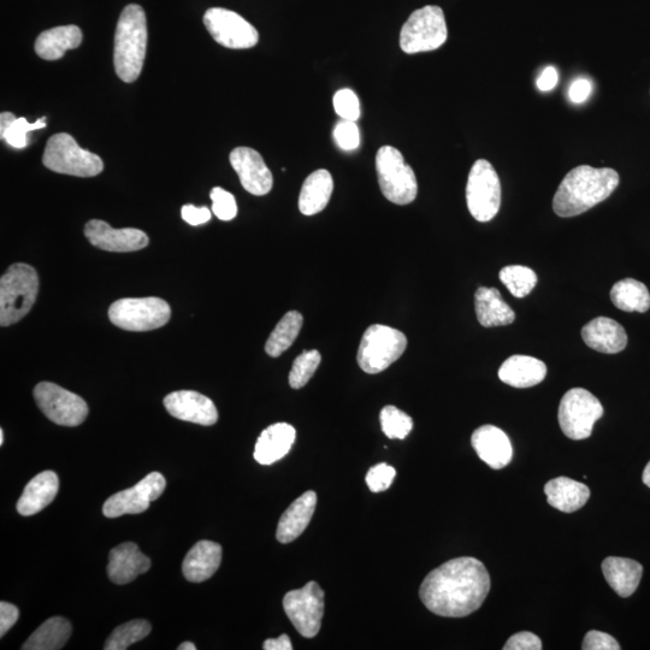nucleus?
<instances>
[{
	"label": "nucleus",
	"instance_id": "f8f14e48",
	"mask_svg": "<svg viewBox=\"0 0 650 650\" xmlns=\"http://www.w3.org/2000/svg\"><path fill=\"white\" fill-rule=\"evenodd\" d=\"M39 409L51 422L63 427H78L88 416L86 401L69 390L51 382H41L34 388Z\"/></svg>",
	"mask_w": 650,
	"mask_h": 650
},
{
	"label": "nucleus",
	"instance_id": "cd10ccee",
	"mask_svg": "<svg viewBox=\"0 0 650 650\" xmlns=\"http://www.w3.org/2000/svg\"><path fill=\"white\" fill-rule=\"evenodd\" d=\"M475 310L478 322L484 328L504 327L516 319V313L505 303L496 288L481 287L475 294Z\"/></svg>",
	"mask_w": 650,
	"mask_h": 650
},
{
	"label": "nucleus",
	"instance_id": "49530a36",
	"mask_svg": "<svg viewBox=\"0 0 650 650\" xmlns=\"http://www.w3.org/2000/svg\"><path fill=\"white\" fill-rule=\"evenodd\" d=\"M183 221L193 227L202 226L211 220V211L208 208H197L194 205H185L181 210Z\"/></svg>",
	"mask_w": 650,
	"mask_h": 650
},
{
	"label": "nucleus",
	"instance_id": "4be33fe9",
	"mask_svg": "<svg viewBox=\"0 0 650 650\" xmlns=\"http://www.w3.org/2000/svg\"><path fill=\"white\" fill-rule=\"evenodd\" d=\"M297 431L288 423L270 425L260 434L254 448V459L260 465H271L279 462L291 451Z\"/></svg>",
	"mask_w": 650,
	"mask_h": 650
},
{
	"label": "nucleus",
	"instance_id": "aec40b11",
	"mask_svg": "<svg viewBox=\"0 0 650 650\" xmlns=\"http://www.w3.org/2000/svg\"><path fill=\"white\" fill-rule=\"evenodd\" d=\"M150 569V558L141 553L135 543H122V545L111 549L108 565V575L111 582L118 585L128 584Z\"/></svg>",
	"mask_w": 650,
	"mask_h": 650
},
{
	"label": "nucleus",
	"instance_id": "72a5a7b5",
	"mask_svg": "<svg viewBox=\"0 0 650 650\" xmlns=\"http://www.w3.org/2000/svg\"><path fill=\"white\" fill-rule=\"evenodd\" d=\"M303 323L304 318L300 312L291 311L286 313L279 324L276 325L274 332L269 336L267 345H265V352L270 357H280L297 340L300 330L303 328Z\"/></svg>",
	"mask_w": 650,
	"mask_h": 650
},
{
	"label": "nucleus",
	"instance_id": "7ed1b4c3",
	"mask_svg": "<svg viewBox=\"0 0 650 650\" xmlns=\"http://www.w3.org/2000/svg\"><path fill=\"white\" fill-rule=\"evenodd\" d=\"M147 21L143 8L129 4L117 23L114 65L118 78L132 84L143 72L147 47Z\"/></svg>",
	"mask_w": 650,
	"mask_h": 650
},
{
	"label": "nucleus",
	"instance_id": "58836bf2",
	"mask_svg": "<svg viewBox=\"0 0 650 650\" xmlns=\"http://www.w3.org/2000/svg\"><path fill=\"white\" fill-rule=\"evenodd\" d=\"M45 121L46 118L44 117L31 124L28 123L25 117L16 118V120L11 123L4 132H0V137H2L5 143L9 146L14 147V149H26L29 144L27 134L33 132V130L46 128Z\"/></svg>",
	"mask_w": 650,
	"mask_h": 650
},
{
	"label": "nucleus",
	"instance_id": "ddd939ff",
	"mask_svg": "<svg viewBox=\"0 0 650 650\" xmlns=\"http://www.w3.org/2000/svg\"><path fill=\"white\" fill-rule=\"evenodd\" d=\"M283 608L301 636H317L324 614V592L318 583L309 582L305 587L286 594Z\"/></svg>",
	"mask_w": 650,
	"mask_h": 650
},
{
	"label": "nucleus",
	"instance_id": "f257e3e1",
	"mask_svg": "<svg viewBox=\"0 0 650 650\" xmlns=\"http://www.w3.org/2000/svg\"><path fill=\"white\" fill-rule=\"evenodd\" d=\"M486 566L476 558L447 561L425 577L419 596L440 617L463 618L480 610L490 592Z\"/></svg>",
	"mask_w": 650,
	"mask_h": 650
},
{
	"label": "nucleus",
	"instance_id": "423d86ee",
	"mask_svg": "<svg viewBox=\"0 0 650 650\" xmlns=\"http://www.w3.org/2000/svg\"><path fill=\"white\" fill-rule=\"evenodd\" d=\"M406 347V336L400 330L382 324L371 325L360 341L357 354L360 369L366 374H380L403 356Z\"/></svg>",
	"mask_w": 650,
	"mask_h": 650
},
{
	"label": "nucleus",
	"instance_id": "6ab92c4d",
	"mask_svg": "<svg viewBox=\"0 0 650 650\" xmlns=\"http://www.w3.org/2000/svg\"><path fill=\"white\" fill-rule=\"evenodd\" d=\"M478 457L490 468L501 470L511 463L513 449L508 436L494 425H483L471 437Z\"/></svg>",
	"mask_w": 650,
	"mask_h": 650
},
{
	"label": "nucleus",
	"instance_id": "f3484780",
	"mask_svg": "<svg viewBox=\"0 0 650 650\" xmlns=\"http://www.w3.org/2000/svg\"><path fill=\"white\" fill-rule=\"evenodd\" d=\"M229 161L236 174L239 175L242 187L248 193L262 197L273 188V174L256 150L250 149V147H236L230 153Z\"/></svg>",
	"mask_w": 650,
	"mask_h": 650
},
{
	"label": "nucleus",
	"instance_id": "37998d69",
	"mask_svg": "<svg viewBox=\"0 0 650 650\" xmlns=\"http://www.w3.org/2000/svg\"><path fill=\"white\" fill-rule=\"evenodd\" d=\"M395 475H397V471L393 466L381 463L369 470L368 475H366V484H368L371 492H384V490L392 486Z\"/></svg>",
	"mask_w": 650,
	"mask_h": 650
},
{
	"label": "nucleus",
	"instance_id": "c03bdc74",
	"mask_svg": "<svg viewBox=\"0 0 650 650\" xmlns=\"http://www.w3.org/2000/svg\"><path fill=\"white\" fill-rule=\"evenodd\" d=\"M582 649L584 650H619V643L616 638L598 630L589 631L585 635Z\"/></svg>",
	"mask_w": 650,
	"mask_h": 650
},
{
	"label": "nucleus",
	"instance_id": "ea45409f",
	"mask_svg": "<svg viewBox=\"0 0 650 650\" xmlns=\"http://www.w3.org/2000/svg\"><path fill=\"white\" fill-rule=\"evenodd\" d=\"M333 104L336 114L342 120L356 122L359 120L360 114H362L359 98L350 88H344V90L336 92Z\"/></svg>",
	"mask_w": 650,
	"mask_h": 650
},
{
	"label": "nucleus",
	"instance_id": "bb28decb",
	"mask_svg": "<svg viewBox=\"0 0 650 650\" xmlns=\"http://www.w3.org/2000/svg\"><path fill=\"white\" fill-rule=\"evenodd\" d=\"M602 573L620 598H629L640 585L643 566L632 559L610 557L602 563Z\"/></svg>",
	"mask_w": 650,
	"mask_h": 650
},
{
	"label": "nucleus",
	"instance_id": "de8ad7c7",
	"mask_svg": "<svg viewBox=\"0 0 650 650\" xmlns=\"http://www.w3.org/2000/svg\"><path fill=\"white\" fill-rule=\"evenodd\" d=\"M19 616V608L15 605L5 601L0 602V636H5L13 628Z\"/></svg>",
	"mask_w": 650,
	"mask_h": 650
},
{
	"label": "nucleus",
	"instance_id": "864d4df0",
	"mask_svg": "<svg viewBox=\"0 0 650 650\" xmlns=\"http://www.w3.org/2000/svg\"><path fill=\"white\" fill-rule=\"evenodd\" d=\"M179 650H195L197 647L194 646L192 642H183L177 647Z\"/></svg>",
	"mask_w": 650,
	"mask_h": 650
},
{
	"label": "nucleus",
	"instance_id": "7c9ffc66",
	"mask_svg": "<svg viewBox=\"0 0 650 650\" xmlns=\"http://www.w3.org/2000/svg\"><path fill=\"white\" fill-rule=\"evenodd\" d=\"M82 43V32L78 26H62L41 33L35 41V52L45 61H58L65 52L74 50Z\"/></svg>",
	"mask_w": 650,
	"mask_h": 650
},
{
	"label": "nucleus",
	"instance_id": "09e8293b",
	"mask_svg": "<svg viewBox=\"0 0 650 650\" xmlns=\"http://www.w3.org/2000/svg\"><path fill=\"white\" fill-rule=\"evenodd\" d=\"M593 91V86L587 79H578L570 87L569 97L573 103H583Z\"/></svg>",
	"mask_w": 650,
	"mask_h": 650
},
{
	"label": "nucleus",
	"instance_id": "a19ab883",
	"mask_svg": "<svg viewBox=\"0 0 650 650\" xmlns=\"http://www.w3.org/2000/svg\"><path fill=\"white\" fill-rule=\"evenodd\" d=\"M212 200V212L221 221H232L238 215V205L232 193L224 191L221 187H215L210 193Z\"/></svg>",
	"mask_w": 650,
	"mask_h": 650
},
{
	"label": "nucleus",
	"instance_id": "4c0bfd02",
	"mask_svg": "<svg viewBox=\"0 0 650 650\" xmlns=\"http://www.w3.org/2000/svg\"><path fill=\"white\" fill-rule=\"evenodd\" d=\"M322 356L317 350L305 351L294 360L291 374H289V386L293 389H300L306 386L321 364Z\"/></svg>",
	"mask_w": 650,
	"mask_h": 650
},
{
	"label": "nucleus",
	"instance_id": "e433bc0d",
	"mask_svg": "<svg viewBox=\"0 0 650 650\" xmlns=\"http://www.w3.org/2000/svg\"><path fill=\"white\" fill-rule=\"evenodd\" d=\"M380 419L383 433L388 439L404 440L413 429L412 418L392 405L384 407Z\"/></svg>",
	"mask_w": 650,
	"mask_h": 650
},
{
	"label": "nucleus",
	"instance_id": "1a4fd4ad",
	"mask_svg": "<svg viewBox=\"0 0 650 650\" xmlns=\"http://www.w3.org/2000/svg\"><path fill=\"white\" fill-rule=\"evenodd\" d=\"M170 317L167 301L155 297L117 300L109 309L110 321L127 332H150L162 328Z\"/></svg>",
	"mask_w": 650,
	"mask_h": 650
},
{
	"label": "nucleus",
	"instance_id": "473e14b6",
	"mask_svg": "<svg viewBox=\"0 0 650 650\" xmlns=\"http://www.w3.org/2000/svg\"><path fill=\"white\" fill-rule=\"evenodd\" d=\"M611 300L617 309L625 312L644 313L650 309V293L647 286L634 279L617 282L612 288Z\"/></svg>",
	"mask_w": 650,
	"mask_h": 650
},
{
	"label": "nucleus",
	"instance_id": "6e6552de",
	"mask_svg": "<svg viewBox=\"0 0 650 650\" xmlns=\"http://www.w3.org/2000/svg\"><path fill=\"white\" fill-rule=\"evenodd\" d=\"M448 29L440 7L428 5L412 13L400 32V47L407 55L440 49L446 43Z\"/></svg>",
	"mask_w": 650,
	"mask_h": 650
},
{
	"label": "nucleus",
	"instance_id": "3c124183",
	"mask_svg": "<svg viewBox=\"0 0 650 650\" xmlns=\"http://www.w3.org/2000/svg\"><path fill=\"white\" fill-rule=\"evenodd\" d=\"M265 650H292V642L287 635H281L279 638H270L263 644Z\"/></svg>",
	"mask_w": 650,
	"mask_h": 650
},
{
	"label": "nucleus",
	"instance_id": "c85d7f7f",
	"mask_svg": "<svg viewBox=\"0 0 650 650\" xmlns=\"http://www.w3.org/2000/svg\"><path fill=\"white\" fill-rule=\"evenodd\" d=\"M334 191V180L328 170L319 169L312 173L301 187L299 210L305 216L322 212L329 203Z\"/></svg>",
	"mask_w": 650,
	"mask_h": 650
},
{
	"label": "nucleus",
	"instance_id": "f704fd0d",
	"mask_svg": "<svg viewBox=\"0 0 650 650\" xmlns=\"http://www.w3.org/2000/svg\"><path fill=\"white\" fill-rule=\"evenodd\" d=\"M151 624L144 619L118 626L105 642V650H124L150 635Z\"/></svg>",
	"mask_w": 650,
	"mask_h": 650
},
{
	"label": "nucleus",
	"instance_id": "2eb2a0df",
	"mask_svg": "<svg viewBox=\"0 0 650 650\" xmlns=\"http://www.w3.org/2000/svg\"><path fill=\"white\" fill-rule=\"evenodd\" d=\"M167 481L159 472H152L141 480L137 486L122 490L112 495L105 501L103 513L105 517L117 518L124 514H139L149 510L152 501H155L164 492Z\"/></svg>",
	"mask_w": 650,
	"mask_h": 650
},
{
	"label": "nucleus",
	"instance_id": "79ce46f5",
	"mask_svg": "<svg viewBox=\"0 0 650 650\" xmlns=\"http://www.w3.org/2000/svg\"><path fill=\"white\" fill-rule=\"evenodd\" d=\"M336 145L344 151H354L360 146V132L356 122L342 120L334 128Z\"/></svg>",
	"mask_w": 650,
	"mask_h": 650
},
{
	"label": "nucleus",
	"instance_id": "20e7f679",
	"mask_svg": "<svg viewBox=\"0 0 650 650\" xmlns=\"http://www.w3.org/2000/svg\"><path fill=\"white\" fill-rule=\"evenodd\" d=\"M39 293V276L31 265H11L0 280V325L9 327L28 315Z\"/></svg>",
	"mask_w": 650,
	"mask_h": 650
},
{
	"label": "nucleus",
	"instance_id": "2f4dec72",
	"mask_svg": "<svg viewBox=\"0 0 650 650\" xmlns=\"http://www.w3.org/2000/svg\"><path fill=\"white\" fill-rule=\"evenodd\" d=\"M73 626L69 620L53 617L41 624L23 643V650H58L62 649L72 636Z\"/></svg>",
	"mask_w": 650,
	"mask_h": 650
},
{
	"label": "nucleus",
	"instance_id": "f03ea898",
	"mask_svg": "<svg viewBox=\"0 0 650 650\" xmlns=\"http://www.w3.org/2000/svg\"><path fill=\"white\" fill-rule=\"evenodd\" d=\"M618 185L616 170L579 165L561 181L554 195L553 210L563 218L582 215L610 198Z\"/></svg>",
	"mask_w": 650,
	"mask_h": 650
},
{
	"label": "nucleus",
	"instance_id": "dca6fc26",
	"mask_svg": "<svg viewBox=\"0 0 650 650\" xmlns=\"http://www.w3.org/2000/svg\"><path fill=\"white\" fill-rule=\"evenodd\" d=\"M85 236L94 247L108 252H135L149 245L150 239L143 230L115 229L110 224L92 220L85 226Z\"/></svg>",
	"mask_w": 650,
	"mask_h": 650
},
{
	"label": "nucleus",
	"instance_id": "5701e85b",
	"mask_svg": "<svg viewBox=\"0 0 650 650\" xmlns=\"http://www.w3.org/2000/svg\"><path fill=\"white\" fill-rule=\"evenodd\" d=\"M221 561V545L212 541H200L193 546L183 560V576L192 583L208 581L221 566Z\"/></svg>",
	"mask_w": 650,
	"mask_h": 650
},
{
	"label": "nucleus",
	"instance_id": "603ef678",
	"mask_svg": "<svg viewBox=\"0 0 650 650\" xmlns=\"http://www.w3.org/2000/svg\"><path fill=\"white\" fill-rule=\"evenodd\" d=\"M642 478L643 483L650 488V462L646 466V469H644Z\"/></svg>",
	"mask_w": 650,
	"mask_h": 650
},
{
	"label": "nucleus",
	"instance_id": "9b49d317",
	"mask_svg": "<svg viewBox=\"0 0 650 650\" xmlns=\"http://www.w3.org/2000/svg\"><path fill=\"white\" fill-rule=\"evenodd\" d=\"M466 202L470 214L478 222L492 221L498 215L501 206V183L498 173L486 159H478L472 165L466 186Z\"/></svg>",
	"mask_w": 650,
	"mask_h": 650
},
{
	"label": "nucleus",
	"instance_id": "4468645a",
	"mask_svg": "<svg viewBox=\"0 0 650 650\" xmlns=\"http://www.w3.org/2000/svg\"><path fill=\"white\" fill-rule=\"evenodd\" d=\"M204 25L216 43L228 49H251L259 41L257 29L234 11L209 9L204 15Z\"/></svg>",
	"mask_w": 650,
	"mask_h": 650
},
{
	"label": "nucleus",
	"instance_id": "c9c22d12",
	"mask_svg": "<svg viewBox=\"0 0 650 650\" xmlns=\"http://www.w3.org/2000/svg\"><path fill=\"white\" fill-rule=\"evenodd\" d=\"M500 281L516 298H525L537 285V275L534 270L522 265H508L500 271Z\"/></svg>",
	"mask_w": 650,
	"mask_h": 650
},
{
	"label": "nucleus",
	"instance_id": "c756f323",
	"mask_svg": "<svg viewBox=\"0 0 650 650\" xmlns=\"http://www.w3.org/2000/svg\"><path fill=\"white\" fill-rule=\"evenodd\" d=\"M548 504L558 511L572 513L587 504L590 490L585 484L567 477H558L545 486Z\"/></svg>",
	"mask_w": 650,
	"mask_h": 650
},
{
	"label": "nucleus",
	"instance_id": "a211bd4d",
	"mask_svg": "<svg viewBox=\"0 0 650 650\" xmlns=\"http://www.w3.org/2000/svg\"><path fill=\"white\" fill-rule=\"evenodd\" d=\"M169 415L189 423L210 427L218 421V411L214 401L193 390H179L164 399Z\"/></svg>",
	"mask_w": 650,
	"mask_h": 650
},
{
	"label": "nucleus",
	"instance_id": "393cba45",
	"mask_svg": "<svg viewBox=\"0 0 650 650\" xmlns=\"http://www.w3.org/2000/svg\"><path fill=\"white\" fill-rule=\"evenodd\" d=\"M59 489L58 476L53 471L40 472L23 490L17 512L29 517L43 511L55 500Z\"/></svg>",
	"mask_w": 650,
	"mask_h": 650
},
{
	"label": "nucleus",
	"instance_id": "5fc2aeb1",
	"mask_svg": "<svg viewBox=\"0 0 650 650\" xmlns=\"http://www.w3.org/2000/svg\"><path fill=\"white\" fill-rule=\"evenodd\" d=\"M4 443V431L0 429V446H3Z\"/></svg>",
	"mask_w": 650,
	"mask_h": 650
},
{
	"label": "nucleus",
	"instance_id": "8fccbe9b",
	"mask_svg": "<svg viewBox=\"0 0 650 650\" xmlns=\"http://www.w3.org/2000/svg\"><path fill=\"white\" fill-rule=\"evenodd\" d=\"M559 74L558 70L554 67H548L543 70L539 80H537V87L542 92H549L554 90L555 86L558 85Z\"/></svg>",
	"mask_w": 650,
	"mask_h": 650
},
{
	"label": "nucleus",
	"instance_id": "9d476101",
	"mask_svg": "<svg viewBox=\"0 0 650 650\" xmlns=\"http://www.w3.org/2000/svg\"><path fill=\"white\" fill-rule=\"evenodd\" d=\"M604 416L598 398L587 389L573 388L565 393L559 406V424L565 436L571 440L588 439L593 433L594 424Z\"/></svg>",
	"mask_w": 650,
	"mask_h": 650
},
{
	"label": "nucleus",
	"instance_id": "412c9836",
	"mask_svg": "<svg viewBox=\"0 0 650 650\" xmlns=\"http://www.w3.org/2000/svg\"><path fill=\"white\" fill-rule=\"evenodd\" d=\"M582 339L588 347L606 354L622 352L628 345V335L623 325L607 317L595 318L584 325Z\"/></svg>",
	"mask_w": 650,
	"mask_h": 650
},
{
	"label": "nucleus",
	"instance_id": "0eeeda50",
	"mask_svg": "<svg viewBox=\"0 0 650 650\" xmlns=\"http://www.w3.org/2000/svg\"><path fill=\"white\" fill-rule=\"evenodd\" d=\"M43 163L53 173L93 177L103 173L102 158L81 149L72 135L59 133L47 141Z\"/></svg>",
	"mask_w": 650,
	"mask_h": 650
},
{
	"label": "nucleus",
	"instance_id": "b1692460",
	"mask_svg": "<svg viewBox=\"0 0 650 650\" xmlns=\"http://www.w3.org/2000/svg\"><path fill=\"white\" fill-rule=\"evenodd\" d=\"M316 505L317 494L312 490L295 500L282 514L279 525H277V540L281 543H291L297 540L309 527Z\"/></svg>",
	"mask_w": 650,
	"mask_h": 650
},
{
	"label": "nucleus",
	"instance_id": "39448f33",
	"mask_svg": "<svg viewBox=\"0 0 650 650\" xmlns=\"http://www.w3.org/2000/svg\"><path fill=\"white\" fill-rule=\"evenodd\" d=\"M376 171L381 192L390 203L409 205L415 202L417 177L399 150L382 146L376 155Z\"/></svg>",
	"mask_w": 650,
	"mask_h": 650
},
{
	"label": "nucleus",
	"instance_id": "a18cd8bd",
	"mask_svg": "<svg viewBox=\"0 0 650 650\" xmlns=\"http://www.w3.org/2000/svg\"><path fill=\"white\" fill-rule=\"evenodd\" d=\"M542 642L533 632L523 631L513 635L504 646V650H541Z\"/></svg>",
	"mask_w": 650,
	"mask_h": 650
},
{
	"label": "nucleus",
	"instance_id": "a878e982",
	"mask_svg": "<svg viewBox=\"0 0 650 650\" xmlns=\"http://www.w3.org/2000/svg\"><path fill=\"white\" fill-rule=\"evenodd\" d=\"M547 376V366L542 360L529 356H512L501 365L499 378L514 388L537 386Z\"/></svg>",
	"mask_w": 650,
	"mask_h": 650
}]
</instances>
